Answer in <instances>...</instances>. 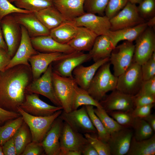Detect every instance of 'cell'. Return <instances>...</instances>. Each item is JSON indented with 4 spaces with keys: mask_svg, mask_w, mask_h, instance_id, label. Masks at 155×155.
Masks as SVG:
<instances>
[{
    "mask_svg": "<svg viewBox=\"0 0 155 155\" xmlns=\"http://www.w3.org/2000/svg\"><path fill=\"white\" fill-rule=\"evenodd\" d=\"M31 67L24 65L0 71V107L17 112L24 101L26 88L31 82Z\"/></svg>",
    "mask_w": 155,
    "mask_h": 155,
    "instance_id": "cell-1",
    "label": "cell"
},
{
    "mask_svg": "<svg viewBox=\"0 0 155 155\" xmlns=\"http://www.w3.org/2000/svg\"><path fill=\"white\" fill-rule=\"evenodd\" d=\"M110 64L109 61L99 68L87 90L89 94L99 102L107 93L116 89L118 77L111 72Z\"/></svg>",
    "mask_w": 155,
    "mask_h": 155,
    "instance_id": "cell-2",
    "label": "cell"
},
{
    "mask_svg": "<svg viewBox=\"0 0 155 155\" xmlns=\"http://www.w3.org/2000/svg\"><path fill=\"white\" fill-rule=\"evenodd\" d=\"M17 110L29 128L32 141L38 143L42 142L53 122L63 111L59 110L48 116H35L26 113L20 107Z\"/></svg>",
    "mask_w": 155,
    "mask_h": 155,
    "instance_id": "cell-3",
    "label": "cell"
},
{
    "mask_svg": "<svg viewBox=\"0 0 155 155\" xmlns=\"http://www.w3.org/2000/svg\"><path fill=\"white\" fill-rule=\"evenodd\" d=\"M143 81L141 65L133 61L129 67L118 77L116 89L134 96L139 91Z\"/></svg>",
    "mask_w": 155,
    "mask_h": 155,
    "instance_id": "cell-4",
    "label": "cell"
},
{
    "mask_svg": "<svg viewBox=\"0 0 155 155\" xmlns=\"http://www.w3.org/2000/svg\"><path fill=\"white\" fill-rule=\"evenodd\" d=\"M53 72L51 63L42 76L32 81L28 85L26 92L28 93L41 95L49 99L55 106H61L54 89L52 80Z\"/></svg>",
    "mask_w": 155,
    "mask_h": 155,
    "instance_id": "cell-5",
    "label": "cell"
},
{
    "mask_svg": "<svg viewBox=\"0 0 155 155\" xmlns=\"http://www.w3.org/2000/svg\"><path fill=\"white\" fill-rule=\"evenodd\" d=\"M134 47L133 42L125 41L113 50L109 61L113 66V74L116 76L124 72L132 62Z\"/></svg>",
    "mask_w": 155,
    "mask_h": 155,
    "instance_id": "cell-6",
    "label": "cell"
},
{
    "mask_svg": "<svg viewBox=\"0 0 155 155\" xmlns=\"http://www.w3.org/2000/svg\"><path fill=\"white\" fill-rule=\"evenodd\" d=\"M1 26L3 34L7 48V52L12 58L20 45L22 36L21 26L12 14L2 18Z\"/></svg>",
    "mask_w": 155,
    "mask_h": 155,
    "instance_id": "cell-7",
    "label": "cell"
},
{
    "mask_svg": "<svg viewBox=\"0 0 155 155\" xmlns=\"http://www.w3.org/2000/svg\"><path fill=\"white\" fill-rule=\"evenodd\" d=\"M110 31L131 27L146 22L139 14L136 4L128 2L125 7L110 19Z\"/></svg>",
    "mask_w": 155,
    "mask_h": 155,
    "instance_id": "cell-8",
    "label": "cell"
},
{
    "mask_svg": "<svg viewBox=\"0 0 155 155\" xmlns=\"http://www.w3.org/2000/svg\"><path fill=\"white\" fill-rule=\"evenodd\" d=\"M52 80L56 94L63 111L67 113L72 111L74 89L76 84L74 78L62 77L53 71Z\"/></svg>",
    "mask_w": 155,
    "mask_h": 155,
    "instance_id": "cell-9",
    "label": "cell"
},
{
    "mask_svg": "<svg viewBox=\"0 0 155 155\" xmlns=\"http://www.w3.org/2000/svg\"><path fill=\"white\" fill-rule=\"evenodd\" d=\"M135 40L133 61L141 65L155 52L154 30L148 27Z\"/></svg>",
    "mask_w": 155,
    "mask_h": 155,
    "instance_id": "cell-10",
    "label": "cell"
},
{
    "mask_svg": "<svg viewBox=\"0 0 155 155\" xmlns=\"http://www.w3.org/2000/svg\"><path fill=\"white\" fill-rule=\"evenodd\" d=\"M59 117L79 132L95 134L96 130L88 115L85 106L69 112L63 111Z\"/></svg>",
    "mask_w": 155,
    "mask_h": 155,
    "instance_id": "cell-11",
    "label": "cell"
},
{
    "mask_svg": "<svg viewBox=\"0 0 155 155\" xmlns=\"http://www.w3.org/2000/svg\"><path fill=\"white\" fill-rule=\"evenodd\" d=\"M69 21L77 27L83 26L88 29L98 36L108 35L110 31V19L105 15L99 16L86 12L80 16Z\"/></svg>",
    "mask_w": 155,
    "mask_h": 155,
    "instance_id": "cell-12",
    "label": "cell"
},
{
    "mask_svg": "<svg viewBox=\"0 0 155 155\" xmlns=\"http://www.w3.org/2000/svg\"><path fill=\"white\" fill-rule=\"evenodd\" d=\"M78 51L70 53L60 52L43 53L38 52L31 57L28 60L31 66L33 81L39 78L53 62L71 56Z\"/></svg>",
    "mask_w": 155,
    "mask_h": 155,
    "instance_id": "cell-13",
    "label": "cell"
},
{
    "mask_svg": "<svg viewBox=\"0 0 155 155\" xmlns=\"http://www.w3.org/2000/svg\"><path fill=\"white\" fill-rule=\"evenodd\" d=\"M99 102L107 113L115 111H131L135 108L134 96L126 94L116 89Z\"/></svg>",
    "mask_w": 155,
    "mask_h": 155,
    "instance_id": "cell-14",
    "label": "cell"
},
{
    "mask_svg": "<svg viewBox=\"0 0 155 155\" xmlns=\"http://www.w3.org/2000/svg\"><path fill=\"white\" fill-rule=\"evenodd\" d=\"M60 155L68 150L82 151L84 146L89 142L85 137L79 132L73 129L64 122L60 139Z\"/></svg>",
    "mask_w": 155,
    "mask_h": 155,
    "instance_id": "cell-15",
    "label": "cell"
},
{
    "mask_svg": "<svg viewBox=\"0 0 155 155\" xmlns=\"http://www.w3.org/2000/svg\"><path fill=\"white\" fill-rule=\"evenodd\" d=\"M38 94L26 93L25 100L19 106L26 113L35 116H46L63 109L61 106L50 105L40 99Z\"/></svg>",
    "mask_w": 155,
    "mask_h": 155,
    "instance_id": "cell-16",
    "label": "cell"
},
{
    "mask_svg": "<svg viewBox=\"0 0 155 155\" xmlns=\"http://www.w3.org/2000/svg\"><path fill=\"white\" fill-rule=\"evenodd\" d=\"M22 36L18 47L14 55L7 66L5 70L19 65H24L31 67L28 60L32 56L38 53L33 47L31 38L26 29L21 26Z\"/></svg>",
    "mask_w": 155,
    "mask_h": 155,
    "instance_id": "cell-17",
    "label": "cell"
},
{
    "mask_svg": "<svg viewBox=\"0 0 155 155\" xmlns=\"http://www.w3.org/2000/svg\"><path fill=\"white\" fill-rule=\"evenodd\" d=\"M12 14L16 22L26 29L30 38L49 35L50 30L41 22L34 12Z\"/></svg>",
    "mask_w": 155,
    "mask_h": 155,
    "instance_id": "cell-18",
    "label": "cell"
},
{
    "mask_svg": "<svg viewBox=\"0 0 155 155\" xmlns=\"http://www.w3.org/2000/svg\"><path fill=\"white\" fill-rule=\"evenodd\" d=\"M92 59L88 53H84L78 51L74 55L56 61V64L53 67V71L64 77L73 78V70L78 65Z\"/></svg>",
    "mask_w": 155,
    "mask_h": 155,
    "instance_id": "cell-19",
    "label": "cell"
},
{
    "mask_svg": "<svg viewBox=\"0 0 155 155\" xmlns=\"http://www.w3.org/2000/svg\"><path fill=\"white\" fill-rule=\"evenodd\" d=\"M59 117L53 122L41 142L47 155H60V139L64 122Z\"/></svg>",
    "mask_w": 155,
    "mask_h": 155,
    "instance_id": "cell-20",
    "label": "cell"
},
{
    "mask_svg": "<svg viewBox=\"0 0 155 155\" xmlns=\"http://www.w3.org/2000/svg\"><path fill=\"white\" fill-rule=\"evenodd\" d=\"M133 135L132 131L128 127H123L111 133L107 143L111 155L126 154L129 150Z\"/></svg>",
    "mask_w": 155,
    "mask_h": 155,
    "instance_id": "cell-21",
    "label": "cell"
},
{
    "mask_svg": "<svg viewBox=\"0 0 155 155\" xmlns=\"http://www.w3.org/2000/svg\"><path fill=\"white\" fill-rule=\"evenodd\" d=\"M30 38L34 48L39 52H60L68 54L75 51L67 44H62L58 42L49 35Z\"/></svg>",
    "mask_w": 155,
    "mask_h": 155,
    "instance_id": "cell-22",
    "label": "cell"
},
{
    "mask_svg": "<svg viewBox=\"0 0 155 155\" xmlns=\"http://www.w3.org/2000/svg\"><path fill=\"white\" fill-rule=\"evenodd\" d=\"M109 61V58H107L94 62L92 65L88 66H85L82 64L78 66L72 72L76 84L80 87L87 90L99 68Z\"/></svg>",
    "mask_w": 155,
    "mask_h": 155,
    "instance_id": "cell-23",
    "label": "cell"
},
{
    "mask_svg": "<svg viewBox=\"0 0 155 155\" xmlns=\"http://www.w3.org/2000/svg\"><path fill=\"white\" fill-rule=\"evenodd\" d=\"M85 0H53V5L67 21L82 15L86 12Z\"/></svg>",
    "mask_w": 155,
    "mask_h": 155,
    "instance_id": "cell-24",
    "label": "cell"
},
{
    "mask_svg": "<svg viewBox=\"0 0 155 155\" xmlns=\"http://www.w3.org/2000/svg\"><path fill=\"white\" fill-rule=\"evenodd\" d=\"M98 36L88 29L78 27L75 36L67 44L75 51H90Z\"/></svg>",
    "mask_w": 155,
    "mask_h": 155,
    "instance_id": "cell-25",
    "label": "cell"
},
{
    "mask_svg": "<svg viewBox=\"0 0 155 155\" xmlns=\"http://www.w3.org/2000/svg\"><path fill=\"white\" fill-rule=\"evenodd\" d=\"M148 27L146 22L134 26L115 31H110L108 36L115 47L121 41L133 42Z\"/></svg>",
    "mask_w": 155,
    "mask_h": 155,
    "instance_id": "cell-26",
    "label": "cell"
},
{
    "mask_svg": "<svg viewBox=\"0 0 155 155\" xmlns=\"http://www.w3.org/2000/svg\"><path fill=\"white\" fill-rule=\"evenodd\" d=\"M109 36L101 35L97 36L89 53L95 62L98 60L109 58L115 48Z\"/></svg>",
    "mask_w": 155,
    "mask_h": 155,
    "instance_id": "cell-27",
    "label": "cell"
},
{
    "mask_svg": "<svg viewBox=\"0 0 155 155\" xmlns=\"http://www.w3.org/2000/svg\"><path fill=\"white\" fill-rule=\"evenodd\" d=\"M34 13L41 22L50 30L67 21L54 6Z\"/></svg>",
    "mask_w": 155,
    "mask_h": 155,
    "instance_id": "cell-28",
    "label": "cell"
},
{
    "mask_svg": "<svg viewBox=\"0 0 155 155\" xmlns=\"http://www.w3.org/2000/svg\"><path fill=\"white\" fill-rule=\"evenodd\" d=\"M78 27L66 21L50 30L49 35L58 42L67 44L75 36Z\"/></svg>",
    "mask_w": 155,
    "mask_h": 155,
    "instance_id": "cell-29",
    "label": "cell"
},
{
    "mask_svg": "<svg viewBox=\"0 0 155 155\" xmlns=\"http://www.w3.org/2000/svg\"><path fill=\"white\" fill-rule=\"evenodd\" d=\"M127 155H154L155 135L142 140H137L132 137Z\"/></svg>",
    "mask_w": 155,
    "mask_h": 155,
    "instance_id": "cell-30",
    "label": "cell"
},
{
    "mask_svg": "<svg viewBox=\"0 0 155 155\" xmlns=\"http://www.w3.org/2000/svg\"><path fill=\"white\" fill-rule=\"evenodd\" d=\"M90 105L102 108L100 102L94 99L87 90L76 84L74 87L72 102V111L77 110L81 106Z\"/></svg>",
    "mask_w": 155,
    "mask_h": 155,
    "instance_id": "cell-31",
    "label": "cell"
},
{
    "mask_svg": "<svg viewBox=\"0 0 155 155\" xmlns=\"http://www.w3.org/2000/svg\"><path fill=\"white\" fill-rule=\"evenodd\" d=\"M17 155H21L27 146L32 141L31 133L24 121L13 137Z\"/></svg>",
    "mask_w": 155,
    "mask_h": 155,
    "instance_id": "cell-32",
    "label": "cell"
},
{
    "mask_svg": "<svg viewBox=\"0 0 155 155\" xmlns=\"http://www.w3.org/2000/svg\"><path fill=\"white\" fill-rule=\"evenodd\" d=\"M24 122L22 117L9 120L3 126H0V145L2 146L12 137Z\"/></svg>",
    "mask_w": 155,
    "mask_h": 155,
    "instance_id": "cell-33",
    "label": "cell"
},
{
    "mask_svg": "<svg viewBox=\"0 0 155 155\" xmlns=\"http://www.w3.org/2000/svg\"><path fill=\"white\" fill-rule=\"evenodd\" d=\"M132 127L134 131L133 136L137 140L148 139L153 135V129L143 118H135Z\"/></svg>",
    "mask_w": 155,
    "mask_h": 155,
    "instance_id": "cell-34",
    "label": "cell"
},
{
    "mask_svg": "<svg viewBox=\"0 0 155 155\" xmlns=\"http://www.w3.org/2000/svg\"><path fill=\"white\" fill-rule=\"evenodd\" d=\"M16 7L33 12L53 5V0H17L14 2Z\"/></svg>",
    "mask_w": 155,
    "mask_h": 155,
    "instance_id": "cell-35",
    "label": "cell"
},
{
    "mask_svg": "<svg viewBox=\"0 0 155 155\" xmlns=\"http://www.w3.org/2000/svg\"><path fill=\"white\" fill-rule=\"evenodd\" d=\"M85 106L91 121L96 130L98 137L104 142L107 143L110 137V134L95 113L94 106L90 105H85Z\"/></svg>",
    "mask_w": 155,
    "mask_h": 155,
    "instance_id": "cell-36",
    "label": "cell"
},
{
    "mask_svg": "<svg viewBox=\"0 0 155 155\" xmlns=\"http://www.w3.org/2000/svg\"><path fill=\"white\" fill-rule=\"evenodd\" d=\"M94 111L100 119L106 129L111 134L117 131L123 127L120 125L102 108L96 107L94 108Z\"/></svg>",
    "mask_w": 155,
    "mask_h": 155,
    "instance_id": "cell-37",
    "label": "cell"
},
{
    "mask_svg": "<svg viewBox=\"0 0 155 155\" xmlns=\"http://www.w3.org/2000/svg\"><path fill=\"white\" fill-rule=\"evenodd\" d=\"M132 111H115L107 113L122 126L129 128L132 127L135 118L132 114Z\"/></svg>",
    "mask_w": 155,
    "mask_h": 155,
    "instance_id": "cell-38",
    "label": "cell"
},
{
    "mask_svg": "<svg viewBox=\"0 0 155 155\" xmlns=\"http://www.w3.org/2000/svg\"><path fill=\"white\" fill-rule=\"evenodd\" d=\"M109 0H85L84 8L86 12L102 15Z\"/></svg>",
    "mask_w": 155,
    "mask_h": 155,
    "instance_id": "cell-39",
    "label": "cell"
},
{
    "mask_svg": "<svg viewBox=\"0 0 155 155\" xmlns=\"http://www.w3.org/2000/svg\"><path fill=\"white\" fill-rule=\"evenodd\" d=\"M84 135L88 142L97 151L98 155H111L110 148L107 143L90 133H85Z\"/></svg>",
    "mask_w": 155,
    "mask_h": 155,
    "instance_id": "cell-40",
    "label": "cell"
},
{
    "mask_svg": "<svg viewBox=\"0 0 155 155\" xmlns=\"http://www.w3.org/2000/svg\"><path fill=\"white\" fill-rule=\"evenodd\" d=\"M137 6L138 12L144 19L155 16V0H143Z\"/></svg>",
    "mask_w": 155,
    "mask_h": 155,
    "instance_id": "cell-41",
    "label": "cell"
},
{
    "mask_svg": "<svg viewBox=\"0 0 155 155\" xmlns=\"http://www.w3.org/2000/svg\"><path fill=\"white\" fill-rule=\"evenodd\" d=\"M128 1V0H109L104 11L105 15L111 18L123 9Z\"/></svg>",
    "mask_w": 155,
    "mask_h": 155,
    "instance_id": "cell-42",
    "label": "cell"
},
{
    "mask_svg": "<svg viewBox=\"0 0 155 155\" xmlns=\"http://www.w3.org/2000/svg\"><path fill=\"white\" fill-rule=\"evenodd\" d=\"M32 11L19 8L8 0H0V18L8 14L16 13H29Z\"/></svg>",
    "mask_w": 155,
    "mask_h": 155,
    "instance_id": "cell-43",
    "label": "cell"
},
{
    "mask_svg": "<svg viewBox=\"0 0 155 155\" xmlns=\"http://www.w3.org/2000/svg\"><path fill=\"white\" fill-rule=\"evenodd\" d=\"M143 81L155 76V52L146 62L141 65Z\"/></svg>",
    "mask_w": 155,
    "mask_h": 155,
    "instance_id": "cell-44",
    "label": "cell"
},
{
    "mask_svg": "<svg viewBox=\"0 0 155 155\" xmlns=\"http://www.w3.org/2000/svg\"><path fill=\"white\" fill-rule=\"evenodd\" d=\"M155 96L137 93L134 96L135 108L154 103Z\"/></svg>",
    "mask_w": 155,
    "mask_h": 155,
    "instance_id": "cell-45",
    "label": "cell"
},
{
    "mask_svg": "<svg viewBox=\"0 0 155 155\" xmlns=\"http://www.w3.org/2000/svg\"><path fill=\"white\" fill-rule=\"evenodd\" d=\"M44 152L41 143L32 141L27 146L21 155H40Z\"/></svg>",
    "mask_w": 155,
    "mask_h": 155,
    "instance_id": "cell-46",
    "label": "cell"
},
{
    "mask_svg": "<svg viewBox=\"0 0 155 155\" xmlns=\"http://www.w3.org/2000/svg\"><path fill=\"white\" fill-rule=\"evenodd\" d=\"M138 93L155 96V76L143 81Z\"/></svg>",
    "mask_w": 155,
    "mask_h": 155,
    "instance_id": "cell-47",
    "label": "cell"
},
{
    "mask_svg": "<svg viewBox=\"0 0 155 155\" xmlns=\"http://www.w3.org/2000/svg\"><path fill=\"white\" fill-rule=\"evenodd\" d=\"M154 104L155 103L135 108L131 112L134 118H145L151 114L152 109Z\"/></svg>",
    "mask_w": 155,
    "mask_h": 155,
    "instance_id": "cell-48",
    "label": "cell"
},
{
    "mask_svg": "<svg viewBox=\"0 0 155 155\" xmlns=\"http://www.w3.org/2000/svg\"><path fill=\"white\" fill-rule=\"evenodd\" d=\"M20 116L18 112L8 111L0 107V121L1 123L15 119Z\"/></svg>",
    "mask_w": 155,
    "mask_h": 155,
    "instance_id": "cell-49",
    "label": "cell"
},
{
    "mask_svg": "<svg viewBox=\"0 0 155 155\" xmlns=\"http://www.w3.org/2000/svg\"><path fill=\"white\" fill-rule=\"evenodd\" d=\"M12 58L7 51L0 47V71L4 72Z\"/></svg>",
    "mask_w": 155,
    "mask_h": 155,
    "instance_id": "cell-50",
    "label": "cell"
},
{
    "mask_svg": "<svg viewBox=\"0 0 155 155\" xmlns=\"http://www.w3.org/2000/svg\"><path fill=\"white\" fill-rule=\"evenodd\" d=\"M4 155H17L13 137L2 146Z\"/></svg>",
    "mask_w": 155,
    "mask_h": 155,
    "instance_id": "cell-51",
    "label": "cell"
},
{
    "mask_svg": "<svg viewBox=\"0 0 155 155\" xmlns=\"http://www.w3.org/2000/svg\"><path fill=\"white\" fill-rule=\"evenodd\" d=\"M82 154L84 155H98L94 148L89 143L84 147Z\"/></svg>",
    "mask_w": 155,
    "mask_h": 155,
    "instance_id": "cell-52",
    "label": "cell"
},
{
    "mask_svg": "<svg viewBox=\"0 0 155 155\" xmlns=\"http://www.w3.org/2000/svg\"><path fill=\"white\" fill-rule=\"evenodd\" d=\"M143 119L150 125L154 131H155V116L154 114H150Z\"/></svg>",
    "mask_w": 155,
    "mask_h": 155,
    "instance_id": "cell-53",
    "label": "cell"
},
{
    "mask_svg": "<svg viewBox=\"0 0 155 155\" xmlns=\"http://www.w3.org/2000/svg\"><path fill=\"white\" fill-rule=\"evenodd\" d=\"M1 19L0 18V47L7 51V48L4 40L1 26Z\"/></svg>",
    "mask_w": 155,
    "mask_h": 155,
    "instance_id": "cell-54",
    "label": "cell"
},
{
    "mask_svg": "<svg viewBox=\"0 0 155 155\" xmlns=\"http://www.w3.org/2000/svg\"><path fill=\"white\" fill-rule=\"evenodd\" d=\"M146 23L148 27L151 28L154 30L155 28V16L149 19Z\"/></svg>",
    "mask_w": 155,
    "mask_h": 155,
    "instance_id": "cell-55",
    "label": "cell"
},
{
    "mask_svg": "<svg viewBox=\"0 0 155 155\" xmlns=\"http://www.w3.org/2000/svg\"><path fill=\"white\" fill-rule=\"evenodd\" d=\"M82 152L80 151L68 150L62 153L61 155H81Z\"/></svg>",
    "mask_w": 155,
    "mask_h": 155,
    "instance_id": "cell-56",
    "label": "cell"
},
{
    "mask_svg": "<svg viewBox=\"0 0 155 155\" xmlns=\"http://www.w3.org/2000/svg\"><path fill=\"white\" fill-rule=\"evenodd\" d=\"M131 3L136 4H139L143 0H128Z\"/></svg>",
    "mask_w": 155,
    "mask_h": 155,
    "instance_id": "cell-57",
    "label": "cell"
},
{
    "mask_svg": "<svg viewBox=\"0 0 155 155\" xmlns=\"http://www.w3.org/2000/svg\"><path fill=\"white\" fill-rule=\"evenodd\" d=\"M0 155H4L3 149L2 146L0 145Z\"/></svg>",
    "mask_w": 155,
    "mask_h": 155,
    "instance_id": "cell-58",
    "label": "cell"
},
{
    "mask_svg": "<svg viewBox=\"0 0 155 155\" xmlns=\"http://www.w3.org/2000/svg\"><path fill=\"white\" fill-rule=\"evenodd\" d=\"M10 2L12 3L13 2H14L15 1H16L17 0H8Z\"/></svg>",
    "mask_w": 155,
    "mask_h": 155,
    "instance_id": "cell-59",
    "label": "cell"
},
{
    "mask_svg": "<svg viewBox=\"0 0 155 155\" xmlns=\"http://www.w3.org/2000/svg\"><path fill=\"white\" fill-rule=\"evenodd\" d=\"M1 123V122L0 121V124Z\"/></svg>",
    "mask_w": 155,
    "mask_h": 155,
    "instance_id": "cell-60",
    "label": "cell"
},
{
    "mask_svg": "<svg viewBox=\"0 0 155 155\" xmlns=\"http://www.w3.org/2000/svg\"></svg>",
    "mask_w": 155,
    "mask_h": 155,
    "instance_id": "cell-61",
    "label": "cell"
}]
</instances>
